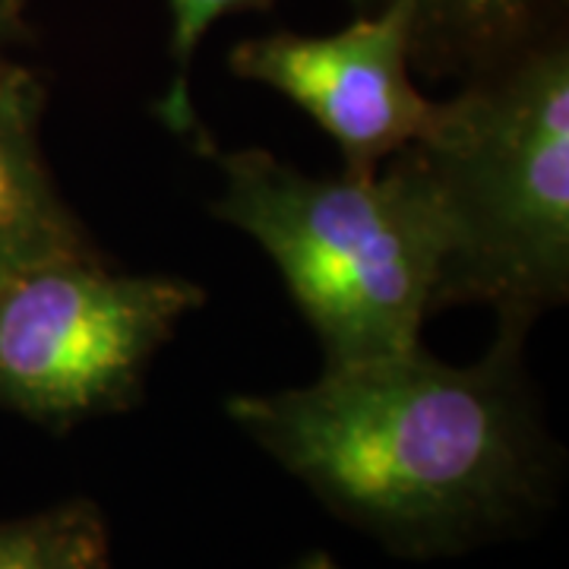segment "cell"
Returning <instances> with one entry per match:
<instances>
[{"instance_id":"11","label":"cell","mask_w":569,"mask_h":569,"mask_svg":"<svg viewBox=\"0 0 569 569\" xmlns=\"http://www.w3.org/2000/svg\"><path fill=\"white\" fill-rule=\"evenodd\" d=\"M291 569H342L339 567V560L332 557V553H326V550H310V553H305L298 563Z\"/></svg>"},{"instance_id":"2","label":"cell","mask_w":569,"mask_h":569,"mask_svg":"<svg viewBox=\"0 0 569 569\" xmlns=\"http://www.w3.org/2000/svg\"><path fill=\"white\" fill-rule=\"evenodd\" d=\"M222 171L212 212L272 260L326 365L421 346L440 310L452 238L437 187L411 149L377 174L310 178L266 149H209Z\"/></svg>"},{"instance_id":"7","label":"cell","mask_w":569,"mask_h":569,"mask_svg":"<svg viewBox=\"0 0 569 569\" xmlns=\"http://www.w3.org/2000/svg\"><path fill=\"white\" fill-rule=\"evenodd\" d=\"M0 569H111V531L102 507L86 497L3 519Z\"/></svg>"},{"instance_id":"8","label":"cell","mask_w":569,"mask_h":569,"mask_svg":"<svg viewBox=\"0 0 569 569\" xmlns=\"http://www.w3.org/2000/svg\"><path fill=\"white\" fill-rule=\"evenodd\" d=\"M548 0H421L415 26V58L427 51H466L490 58L529 39L535 13Z\"/></svg>"},{"instance_id":"5","label":"cell","mask_w":569,"mask_h":569,"mask_svg":"<svg viewBox=\"0 0 569 569\" xmlns=\"http://www.w3.org/2000/svg\"><path fill=\"white\" fill-rule=\"evenodd\" d=\"M421 0H389L383 13L332 36L276 32L231 51V73L276 89L339 146L346 174H377L421 137L433 102L411 82Z\"/></svg>"},{"instance_id":"9","label":"cell","mask_w":569,"mask_h":569,"mask_svg":"<svg viewBox=\"0 0 569 569\" xmlns=\"http://www.w3.org/2000/svg\"><path fill=\"white\" fill-rule=\"evenodd\" d=\"M269 0H168L171 7V61L178 67L174 82L159 102V118L168 123L171 133H197V114L187 92V67L193 61L197 44L212 29V22L222 20L224 13H238L250 7H263ZM367 3V0H355Z\"/></svg>"},{"instance_id":"6","label":"cell","mask_w":569,"mask_h":569,"mask_svg":"<svg viewBox=\"0 0 569 569\" xmlns=\"http://www.w3.org/2000/svg\"><path fill=\"white\" fill-rule=\"evenodd\" d=\"M44 86L13 63L0 73V279L48 257L96 250L61 197L39 140Z\"/></svg>"},{"instance_id":"4","label":"cell","mask_w":569,"mask_h":569,"mask_svg":"<svg viewBox=\"0 0 569 569\" xmlns=\"http://www.w3.org/2000/svg\"><path fill=\"white\" fill-rule=\"evenodd\" d=\"M203 305L197 282L118 272L99 250L22 266L0 279V408L54 433L121 415Z\"/></svg>"},{"instance_id":"1","label":"cell","mask_w":569,"mask_h":569,"mask_svg":"<svg viewBox=\"0 0 569 569\" xmlns=\"http://www.w3.org/2000/svg\"><path fill=\"white\" fill-rule=\"evenodd\" d=\"M522 317L475 365L425 348L326 365L307 387L244 392L228 418L326 509L402 557L475 548L531 519L557 456L531 402Z\"/></svg>"},{"instance_id":"10","label":"cell","mask_w":569,"mask_h":569,"mask_svg":"<svg viewBox=\"0 0 569 569\" xmlns=\"http://www.w3.org/2000/svg\"><path fill=\"white\" fill-rule=\"evenodd\" d=\"M22 10L26 0H0V73L17 63L10 61V48L22 39Z\"/></svg>"},{"instance_id":"3","label":"cell","mask_w":569,"mask_h":569,"mask_svg":"<svg viewBox=\"0 0 569 569\" xmlns=\"http://www.w3.org/2000/svg\"><path fill=\"white\" fill-rule=\"evenodd\" d=\"M449 222L440 307L535 323L569 291V54L557 36L478 61L408 146Z\"/></svg>"}]
</instances>
